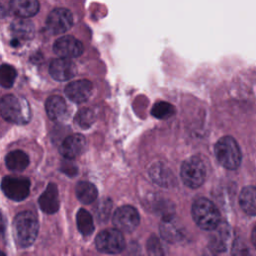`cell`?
<instances>
[{
	"mask_svg": "<svg viewBox=\"0 0 256 256\" xmlns=\"http://www.w3.org/2000/svg\"><path fill=\"white\" fill-rule=\"evenodd\" d=\"M151 179L161 187H172L176 183V178L171 169L163 162H155L149 169Z\"/></svg>",
	"mask_w": 256,
	"mask_h": 256,
	"instance_id": "cell-15",
	"label": "cell"
},
{
	"mask_svg": "<svg viewBox=\"0 0 256 256\" xmlns=\"http://www.w3.org/2000/svg\"><path fill=\"white\" fill-rule=\"evenodd\" d=\"M218 162L225 168L234 170L239 167L242 159L241 151L236 140L231 136L220 138L214 147Z\"/></svg>",
	"mask_w": 256,
	"mask_h": 256,
	"instance_id": "cell-4",
	"label": "cell"
},
{
	"mask_svg": "<svg viewBox=\"0 0 256 256\" xmlns=\"http://www.w3.org/2000/svg\"><path fill=\"white\" fill-rule=\"evenodd\" d=\"M61 171L69 176H75L78 173L77 166L72 161H63L61 164Z\"/></svg>",
	"mask_w": 256,
	"mask_h": 256,
	"instance_id": "cell-29",
	"label": "cell"
},
{
	"mask_svg": "<svg viewBox=\"0 0 256 256\" xmlns=\"http://www.w3.org/2000/svg\"><path fill=\"white\" fill-rule=\"evenodd\" d=\"M41 210L47 214H54L58 211L60 201L58 188L54 183L48 184L38 200Z\"/></svg>",
	"mask_w": 256,
	"mask_h": 256,
	"instance_id": "cell-16",
	"label": "cell"
},
{
	"mask_svg": "<svg viewBox=\"0 0 256 256\" xmlns=\"http://www.w3.org/2000/svg\"><path fill=\"white\" fill-rule=\"evenodd\" d=\"M174 111L175 109L172 104L165 101H158L153 105L151 114L158 119H167L174 114Z\"/></svg>",
	"mask_w": 256,
	"mask_h": 256,
	"instance_id": "cell-27",
	"label": "cell"
},
{
	"mask_svg": "<svg viewBox=\"0 0 256 256\" xmlns=\"http://www.w3.org/2000/svg\"><path fill=\"white\" fill-rule=\"evenodd\" d=\"M4 231H5V223H4L2 215L0 214V238H2V236L4 234Z\"/></svg>",
	"mask_w": 256,
	"mask_h": 256,
	"instance_id": "cell-30",
	"label": "cell"
},
{
	"mask_svg": "<svg viewBox=\"0 0 256 256\" xmlns=\"http://www.w3.org/2000/svg\"><path fill=\"white\" fill-rule=\"evenodd\" d=\"M210 237V246L216 252H222L226 250L227 242L229 239L228 226L224 224H218L213 230Z\"/></svg>",
	"mask_w": 256,
	"mask_h": 256,
	"instance_id": "cell-18",
	"label": "cell"
},
{
	"mask_svg": "<svg viewBox=\"0 0 256 256\" xmlns=\"http://www.w3.org/2000/svg\"><path fill=\"white\" fill-rule=\"evenodd\" d=\"M160 231L163 238H165L169 242H175L179 240L182 235L180 226L177 225L172 216L163 219L160 225Z\"/></svg>",
	"mask_w": 256,
	"mask_h": 256,
	"instance_id": "cell-23",
	"label": "cell"
},
{
	"mask_svg": "<svg viewBox=\"0 0 256 256\" xmlns=\"http://www.w3.org/2000/svg\"><path fill=\"white\" fill-rule=\"evenodd\" d=\"M45 109L48 117L51 120H58L65 115L67 111V105L62 97L53 95L46 100Z\"/></svg>",
	"mask_w": 256,
	"mask_h": 256,
	"instance_id": "cell-20",
	"label": "cell"
},
{
	"mask_svg": "<svg viewBox=\"0 0 256 256\" xmlns=\"http://www.w3.org/2000/svg\"><path fill=\"white\" fill-rule=\"evenodd\" d=\"M11 45L19 46L24 41H28L34 36V25L27 20H16L10 26Z\"/></svg>",
	"mask_w": 256,
	"mask_h": 256,
	"instance_id": "cell-14",
	"label": "cell"
},
{
	"mask_svg": "<svg viewBox=\"0 0 256 256\" xmlns=\"http://www.w3.org/2000/svg\"><path fill=\"white\" fill-rule=\"evenodd\" d=\"M86 147V139L80 134L67 136L59 146L60 154L66 159H74L80 156Z\"/></svg>",
	"mask_w": 256,
	"mask_h": 256,
	"instance_id": "cell-12",
	"label": "cell"
},
{
	"mask_svg": "<svg viewBox=\"0 0 256 256\" xmlns=\"http://www.w3.org/2000/svg\"><path fill=\"white\" fill-rule=\"evenodd\" d=\"M49 73L57 81H67L76 74V66L70 58L53 59L49 65Z\"/></svg>",
	"mask_w": 256,
	"mask_h": 256,
	"instance_id": "cell-11",
	"label": "cell"
},
{
	"mask_svg": "<svg viewBox=\"0 0 256 256\" xmlns=\"http://www.w3.org/2000/svg\"><path fill=\"white\" fill-rule=\"evenodd\" d=\"M5 164L8 169L20 172L26 169L29 165V157L21 150H14L6 155Z\"/></svg>",
	"mask_w": 256,
	"mask_h": 256,
	"instance_id": "cell-21",
	"label": "cell"
},
{
	"mask_svg": "<svg viewBox=\"0 0 256 256\" xmlns=\"http://www.w3.org/2000/svg\"><path fill=\"white\" fill-rule=\"evenodd\" d=\"M14 239L18 246L27 248L36 240L39 223L36 215L31 211H22L18 213L13 220Z\"/></svg>",
	"mask_w": 256,
	"mask_h": 256,
	"instance_id": "cell-1",
	"label": "cell"
},
{
	"mask_svg": "<svg viewBox=\"0 0 256 256\" xmlns=\"http://www.w3.org/2000/svg\"><path fill=\"white\" fill-rule=\"evenodd\" d=\"M10 10L20 18L34 16L39 10L38 0H10Z\"/></svg>",
	"mask_w": 256,
	"mask_h": 256,
	"instance_id": "cell-17",
	"label": "cell"
},
{
	"mask_svg": "<svg viewBox=\"0 0 256 256\" xmlns=\"http://www.w3.org/2000/svg\"><path fill=\"white\" fill-rule=\"evenodd\" d=\"M17 72L15 68L9 64H3L0 66V86L4 88H10L16 79Z\"/></svg>",
	"mask_w": 256,
	"mask_h": 256,
	"instance_id": "cell-26",
	"label": "cell"
},
{
	"mask_svg": "<svg viewBox=\"0 0 256 256\" xmlns=\"http://www.w3.org/2000/svg\"><path fill=\"white\" fill-rule=\"evenodd\" d=\"M98 251L105 254H118L125 247L124 237L117 228H109L101 231L95 239Z\"/></svg>",
	"mask_w": 256,
	"mask_h": 256,
	"instance_id": "cell-6",
	"label": "cell"
},
{
	"mask_svg": "<svg viewBox=\"0 0 256 256\" xmlns=\"http://www.w3.org/2000/svg\"><path fill=\"white\" fill-rule=\"evenodd\" d=\"M191 212L194 222L203 230L211 231L220 223L218 208L206 198L196 199L192 205Z\"/></svg>",
	"mask_w": 256,
	"mask_h": 256,
	"instance_id": "cell-3",
	"label": "cell"
},
{
	"mask_svg": "<svg viewBox=\"0 0 256 256\" xmlns=\"http://www.w3.org/2000/svg\"><path fill=\"white\" fill-rule=\"evenodd\" d=\"M112 222L115 228L121 232H132L139 225L140 216L136 208L130 205H124L116 209L112 217Z\"/></svg>",
	"mask_w": 256,
	"mask_h": 256,
	"instance_id": "cell-8",
	"label": "cell"
},
{
	"mask_svg": "<svg viewBox=\"0 0 256 256\" xmlns=\"http://www.w3.org/2000/svg\"><path fill=\"white\" fill-rule=\"evenodd\" d=\"M6 15V11H5V8L0 4V18H3L5 17Z\"/></svg>",
	"mask_w": 256,
	"mask_h": 256,
	"instance_id": "cell-32",
	"label": "cell"
},
{
	"mask_svg": "<svg viewBox=\"0 0 256 256\" xmlns=\"http://www.w3.org/2000/svg\"><path fill=\"white\" fill-rule=\"evenodd\" d=\"M53 51L60 57L75 58L83 53V44L73 36H62L55 41Z\"/></svg>",
	"mask_w": 256,
	"mask_h": 256,
	"instance_id": "cell-10",
	"label": "cell"
},
{
	"mask_svg": "<svg viewBox=\"0 0 256 256\" xmlns=\"http://www.w3.org/2000/svg\"><path fill=\"white\" fill-rule=\"evenodd\" d=\"M0 114L8 122L26 124L31 119V110L23 97L8 94L0 99Z\"/></svg>",
	"mask_w": 256,
	"mask_h": 256,
	"instance_id": "cell-2",
	"label": "cell"
},
{
	"mask_svg": "<svg viewBox=\"0 0 256 256\" xmlns=\"http://www.w3.org/2000/svg\"><path fill=\"white\" fill-rule=\"evenodd\" d=\"M3 193L11 200L22 201L30 192V180L19 176H6L1 181Z\"/></svg>",
	"mask_w": 256,
	"mask_h": 256,
	"instance_id": "cell-7",
	"label": "cell"
},
{
	"mask_svg": "<svg viewBox=\"0 0 256 256\" xmlns=\"http://www.w3.org/2000/svg\"><path fill=\"white\" fill-rule=\"evenodd\" d=\"M0 255H5V253L2 252V251H0Z\"/></svg>",
	"mask_w": 256,
	"mask_h": 256,
	"instance_id": "cell-33",
	"label": "cell"
},
{
	"mask_svg": "<svg viewBox=\"0 0 256 256\" xmlns=\"http://www.w3.org/2000/svg\"><path fill=\"white\" fill-rule=\"evenodd\" d=\"M111 209V202L109 200H102L97 205L95 212L99 220H106L110 214Z\"/></svg>",
	"mask_w": 256,
	"mask_h": 256,
	"instance_id": "cell-28",
	"label": "cell"
},
{
	"mask_svg": "<svg viewBox=\"0 0 256 256\" xmlns=\"http://www.w3.org/2000/svg\"><path fill=\"white\" fill-rule=\"evenodd\" d=\"M251 239H252V243L254 244V246L256 247V226L253 228L252 233H251Z\"/></svg>",
	"mask_w": 256,
	"mask_h": 256,
	"instance_id": "cell-31",
	"label": "cell"
},
{
	"mask_svg": "<svg viewBox=\"0 0 256 256\" xmlns=\"http://www.w3.org/2000/svg\"><path fill=\"white\" fill-rule=\"evenodd\" d=\"M95 121L94 111L90 108H81L75 115V123L82 129L89 128Z\"/></svg>",
	"mask_w": 256,
	"mask_h": 256,
	"instance_id": "cell-25",
	"label": "cell"
},
{
	"mask_svg": "<svg viewBox=\"0 0 256 256\" xmlns=\"http://www.w3.org/2000/svg\"><path fill=\"white\" fill-rule=\"evenodd\" d=\"M180 176L183 183L189 188L200 187L206 179V168L202 159L192 156L186 159L181 166Z\"/></svg>",
	"mask_w": 256,
	"mask_h": 256,
	"instance_id": "cell-5",
	"label": "cell"
},
{
	"mask_svg": "<svg viewBox=\"0 0 256 256\" xmlns=\"http://www.w3.org/2000/svg\"><path fill=\"white\" fill-rule=\"evenodd\" d=\"M73 24V16L66 8H56L50 12L46 20L47 29L52 34H62Z\"/></svg>",
	"mask_w": 256,
	"mask_h": 256,
	"instance_id": "cell-9",
	"label": "cell"
},
{
	"mask_svg": "<svg viewBox=\"0 0 256 256\" xmlns=\"http://www.w3.org/2000/svg\"><path fill=\"white\" fill-rule=\"evenodd\" d=\"M93 91V85L88 80H77L70 82L65 87L66 96L75 103H83L89 99Z\"/></svg>",
	"mask_w": 256,
	"mask_h": 256,
	"instance_id": "cell-13",
	"label": "cell"
},
{
	"mask_svg": "<svg viewBox=\"0 0 256 256\" xmlns=\"http://www.w3.org/2000/svg\"><path fill=\"white\" fill-rule=\"evenodd\" d=\"M98 191L94 184L88 181H81L76 186V196L83 204H90L97 198Z\"/></svg>",
	"mask_w": 256,
	"mask_h": 256,
	"instance_id": "cell-22",
	"label": "cell"
},
{
	"mask_svg": "<svg viewBox=\"0 0 256 256\" xmlns=\"http://www.w3.org/2000/svg\"><path fill=\"white\" fill-rule=\"evenodd\" d=\"M239 204L242 210L248 215H256V187L246 186L239 195Z\"/></svg>",
	"mask_w": 256,
	"mask_h": 256,
	"instance_id": "cell-19",
	"label": "cell"
},
{
	"mask_svg": "<svg viewBox=\"0 0 256 256\" xmlns=\"http://www.w3.org/2000/svg\"><path fill=\"white\" fill-rule=\"evenodd\" d=\"M76 222L79 232L83 236H90L94 231V223L91 214L85 210L80 209L76 215Z\"/></svg>",
	"mask_w": 256,
	"mask_h": 256,
	"instance_id": "cell-24",
	"label": "cell"
}]
</instances>
